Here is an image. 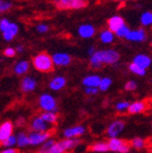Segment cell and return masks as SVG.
Segmentation results:
<instances>
[{"mask_svg": "<svg viewBox=\"0 0 152 153\" xmlns=\"http://www.w3.org/2000/svg\"><path fill=\"white\" fill-rule=\"evenodd\" d=\"M129 102H127V101H121V102H119L118 104L116 105V108L118 111H124L126 110V108H129Z\"/></svg>", "mask_w": 152, "mask_h": 153, "instance_id": "obj_37", "label": "cell"}, {"mask_svg": "<svg viewBox=\"0 0 152 153\" xmlns=\"http://www.w3.org/2000/svg\"><path fill=\"white\" fill-rule=\"evenodd\" d=\"M65 85H66V79L62 76L53 78L49 83V87L52 89V91H60V89H62Z\"/></svg>", "mask_w": 152, "mask_h": 153, "instance_id": "obj_18", "label": "cell"}, {"mask_svg": "<svg viewBox=\"0 0 152 153\" xmlns=\"http://www.w3.org/2000/svg\"><path fill=\"white\" fill-rule=\"evenodd\" d=\"M129 33H130V29H129L128 27L126 26V25L121 27L118 31L115 32V34H116L118 37H124V38L127 37V35H128Z\"/></svg>", "mask_w": 152, "mask_h": 153, "instance_id": "obj_31", "label": "cell"}, {"mask_svg": "<svg viewBox=\"0 0 152 153\" xmlns=\"http://www.w3.org/2000/svg\"><path fill=\"white\" fill-rule=\"evenodd\" d=\"M140 22L143 26H150L152 25V13L146 12L140 17Z\"/></svg>", "mask_w": 152, "mask_h": 153, "instance_id": "obj_29", "label": "cell"}, {"mask_svg": "<svg viewBox=\"0 0 152 153\" xmlns=\"http://www.w3.org/2000/svg\"><path fill=\"white\" fill-rule=\"evenodd\" d=\"M54 133L53 131H45V132H31L29 134V140H30V145L32 146H37L40 143H44L50 138V136Z\"/></svg>", "mask_w": 152, "mask_h": 153, "instance_id": "obj_7", "label": "cell"}, {"mask_svg": "<svg viewBox=\"0 0 152 153\" xmlns=\"http://www.w3.org/2000/svg\"><path fill=\"white\" fill-rule=\"evenodd\" d=\"M150 108V102L147 101H136L129 105L128 112L130 114H138V113H143L147 111Z\"/></svg>", "mask_w": 152, "mask_h": 153, "instance_id": "obj_11", "label": "cell"}, {"mask_svg": "<svg viewBox=\"0 0 152 153\" xmlns=\"http://www.w3.org/2000/svg\"><path fill=\"white\" fill-rule=\"evenodd\" d=\"M38 103H39L40 108L46 111V112H57V101L49 94H44L40 96L38 99Z\"/></svg>", "mask_w": 152, "mask_h": 153, "instance_id": "obj_6", "label": "cell"}, {"mask_svg": "<svg viewBox=\"0 0 152 153\" xmlns=\"http://www.w3.org/2000/svg\"><path fill=\"white\" fill-rule=\"evenodd\" d=\"M13 130H14V126H13V122L10 120L0 124V145L12 136Z\"/></svg>", "mask_w": 152, "mask_h": 153, "instance_id": "obj_9", "label": "cell"}, {"mask_svg": "<svg viewBox=\"0 0 152 153\" xmlns=\"http://www.w3.org/2000/svg\"><path fill=\"white\" fill-rule=\"evenodd\" d=\"M78 32L81 37L90 38L95 35L96 30H95V28H94V26H92V25H82V26H80V28H79Z\"/></svg>", "mask_w": 152, "mask_h": 153, "instance_id": "obj_17", "label": "cell"}, {"mask_svg": "<svg viewBox=\"0 0 152 153\" xmlns=\"http://www.w3.org/2000/svg\"><path fill=\"white\" fill-rule=\"evenodd\" d=\"M17 33H18V26L16 24H12L11 22L9 29L5 32H3V38H4L5 41L10 42L17 35Z\"/></svg>", "mask_w": 152, "mask_h": 153, "instance_id": "obj_22", "label": "cell"}, {"mask_svg": "<svg viewBox=\"0 0 152 153\" xmlns=\"http://www.w3.org/2000/svg\"><path fill=\"white\" fill-rule=\"evenodd\" d=\"M115 1H126V0H115Z\"/></svg>", "mask_w": 152, "mask_h": 153, "instance_id": "obj_45", "label": "cell"}, {"mask_svg": "<svg viewBox=\"0 0 152 153\" xmlns=\"http://www.w3.org/2000/svg\"><path fill=\"white\" fill-rule=\"evenodd\" d=\"M96 52V49H95V47H90L89 49H88V54L92 56V55L94 54V53Z\"/></svg>", "mask_w": 152, "mask_h": 153, "instance_id": "obj_41", "label": "cell"}, {"mask_svg": "<svg viewBox=\"0 0 152 153\" xmlns=\"http://www.w3.org/2000/svg\"><path fill=\"white\" fill-rule=\"evenodd\" d=\"M122 26H124V18L120 16H113L107 20L109 30H111V31L114 32V33L116 31H118Z\"/></svg>", "mask_w": 152, "mask_h": 153, "instance_id": "obj_14", "label": "cell"}, {"mask_svg": "<svg viewBox=\"0 0 152 153\" xmlns=\"http://www.w3.org/2000/svg\"><path fill=\"white\" fill-rule=\"evenodd\" d=\"M129 70H130L131 72H133V74H138V76H145L146 74V69L139 67L138 65L134 64V63L129 65Z\"/></svg>", "mask_w": 152, "mask_h": 153, "instance_id": "obj_27", "label": "cell"}, {"mask_svg": "<svg viewBox=\"0 0 152 153\" xmlns=\"http://www.w3.org/2000/svg\"><path fill=\"white\" fill-rule=\"evenodd\" d=\"M119 53L113 49H107V50H98L90 56L89 65L92 68H99L103 64L113 65L118 62Z\"/></svg>", "mask_w": 152, "mask_h": 153, "instance_id": "obj_1", "label": "cell"}, {"mask_svg": "<svg viewBox=\"0 0 152 153\" xmlns=\"http://www.w3.org/2000/svg\"><path fill=\"white\" fill-rule=\"evenodd\" d=\"M33 66L37 71L49 74L54 70V63L52 56L47 52H40L33 57Z\"/></svg>", "mask_w": 152, "mask_h": 153, "instance_id": "obj_2", "label": "cell"}, {"mask_svg": "<svg viewBox=\"0 0 152 153\" xmlns=\"http://www.w3.org/2000/svg\"><path fill=\"white\" fill-rule=\"evenodd\" d=\"M52 60L57 66H67L72 62V57L67 53H54L52 55Z\"/></svg>", "mask_w": 152, "mask_h": 153, "instance_id": "obj_13", "label": "cell"}, {"mask_svg": "<svg viewBox=\"0 0 152 153\" xmlns=\"http://www.w3.org/2000/svg\"><path fill=\"white\" fill-rule=\"evenodd\" d=\"M16 52H18V53H20V52H22V50H24V46H22V45H19V46H17L16 47Z\"/></svg>", "mask_w": 152, "mask_h": 153, "instance_id": "obj_42", "label": "cell"}, {"mask_svg": "<svg viewBox=\"0 0 152 153\" xmlns=\"http://www.w3.org/2000/svg\"><path fill=\"white\" fill-rule=\"evenodd\" d=\"M146 147H148V148H149V150L151 151L152 152V143H147V146Z\"/></svg>", "mask_w": 152, "mask_h": 153, "instance_id": "obj_44", "label": "cell"}, {"mask_svg": "<svg viewBox=\"0 0 152 153\" xmlns=\"http://www.w3.org/2000/svg\"><path fill=\"white\" fill-rule=\"evenodd\" d=\"M39 117L43 118L48 123H57V119H59L57 114L55 112H44L39 115Z\"/></svg>", "mask_w": 152, "mask_h": 153, "instance_id": "obj_24", "label": "cell"}, {"mask_svg": "<svg viewBox=\"0 0 152 153\" xmlns=\"http://www.w3.org/2000/svg\"><path fill=\"white\" fill-rule=\"evenodd\" d=\"M50 128V123H48L47 121L40 118L39 116L38 117H35L32 119L31 124H30V130L32 132H45L48 131Z\"/></svg>", "mask_w": 152, "mask_h": 153, "instance_id": "obj_10", "label": "cell"}, {"mask_svg": "<svg viewBox=\"0 0 152 153\" xmlns=\"http://www.w3.org/2000/svg\"><path fill=\"white\" fill-rule=\"evenodd\" d=\"M11 7H12V3L11 2H7V1L0 0V13L5 12V11H9Z\"/></svg>", "mask_w": 152, "mask_h": 153, "instance_id": "obj_33", "label": "cell"}, {"mask_svg": "<svg viewBox=\"0 0 152 153\" xmlns=\"http://www.w3.org/2000/svg\"><path fill=\"white\" fill-rule=\"evenodd\" d=\"M127 39L128 41H133V42H145L147 39V35L146 32L143 29H138L135 31H130V33L127 35Z\"/></svg>", "mask_w": 152, "mask_h": 153, "instance_id": "obj_15", "label": "cell"}, {"mask_svg": "<svg viewBox=\"0 0 152 153\" xmlns=\"http://www.w3.org/2000/svg\"><path fill=\"white\" fill-rule=\"evenodd\" d=\"M59 10H80L87 7V0H54L53 1Z\"/></svg>", "mask_w": 152, "mask_h": 153, "instance_id": "obj_4", "label": "cell"}, {"mask_svg": "<svg viewBox=\"0 0 152 153\" xmlns=\"http://www.w3.org/2000/svg\"><path fill=\"white\" fill-rule=\"evenodd\" d=\"M80 143H82V140L79 138H65L60 141H55L54 145L46 153H65L70 149L79 146Z\"/></svg>", "mask_w": 152, "mask_h": 153, "instance_id": "obj_3", "label": "cell"}, {"mask_svg": "<svg viewBox=\"0 0 152 153\" xmlns=\"http://www.w3.org/2000/svg\"><path fill=\"white\" fill-rule=\"evenodd\" d=\"M25 122H26V121H25V119H22V118H20V119H19L18 120V121H17V126H18V127H20V126H24V124H25Z\"/></svg>", "mask_w": 152, "mask_h": 153, "instance_id": "obj_43", "label": "cell"}, {"mask_svg": "<svg viewBox=\"0 0 152 153\" xmlns=\"http://www.w3.org/2000/svg\"><path fill=\"white\" fill-rule=\"evenodd\" d=\"M100 82H101V79L99 76L92 74V76H87L86 78H84L82 83L86 87H99Z\"/></svg>", "mask_w": 152, "mask_h": 153, "instance_id": "obj_19", "label": "cell"}, {"mask_svg": "<svg viewBox=\"0 0 152 153\" xmlns=\"http://www.w3.org/2000/svg\"><path fill=\"white\" fill-rule=\"evenodd\" d=\"M17 145L19 147H26L30 145V140H29V135H27L25 132H19L17 134Z\"/></svg>", "mask_w": 152, "mask_h": 153, "instance_id": "obj_25", "label": "cell"}, {"mask_svg": "<svg viewBox=\"0 0 152 153\" xmlns=\"http://www.w3.org/2000/svg\"><path fill=\"white\" fill-rule=\"evenodd\" d=\"M100 39L104 44H110L114 41V34L111 30H103L100 33Z\"/></svg>", "mask_w": 152, "mask_h": 153, "instance_id": "obj_26", "label": "cell"}, {"mask_svg": "<svg viewBox=\"0 0 152 153\" xmlns=\"http://www.w3.org/2000/svg\"><path fill=\"white\" fill-rule=\"evenodd\" d=\"M98 93V88L97 87H86L85 88V94L86 95H97Z\"/></svg>", "mask_w": 152, "mask_h": 153, "instance_id": "obj_38", "label": "cell"}, {"mask_svg": "<svg viewBox=\"0 0 152 153\" xmlns=\"http://www.w3.org/2000/svg\"><path fill=\"white\" fill-rule=\"evenodd\" d=\"M16 143H17V139H16V137L15 136H11L10 138H7L5 141H3L0 146H3V147H7V148H11V147H13L14 145H16Z\"/></svg>", "mask_w": 152, "mask_h": 153, "instance_id": "obj_32", "label": "cell"}, {"mask_svg": "<svg viewBox=\"0 0 152 153\" xmlns=\"http://www.w3.org/2000/svg\"><path fill=\"white\" fill-rule=\"evenodd\" d=\"M3 54L7 57H14L16 55V50H15L14 48H11V47L5 48L4 51H3Z\"/></svg>", "mask_w": 152, "mask_h": 153, "instance_id": "obj_35", "label": "cell"}, {"mask_svg": "<svg viewBox=\"0 0 152 153\" xmlns=\"http://www.w3.org/2000/svg\"><path fill=\"white\" fill-rule=\"evenodd\" d=\"M151 46H152V41H151Z\"/></svg>", "mask_w": 152, "mask_h": 153, "instance_id": "obj_46", "label": "cell"}, {"mask_svg": "<svg viewBox=\"0 0 152 153\" xmlns=\"http://www.w3.org/2000/svg\"><path fill=\"white\" fill-rule=\"evenodd\" d=\"M130 143H131V147H133V148H135V149H143L147 146V143H146L144 139L139 138V137L132 139Z\"/></svg>", "mask_w": 152, "mask_h": 153, "instance_id": "obj_28", "label": "cell"}, {"mask_svg": "<svg viewBox=\"0 0 152 153\" xmlns=\"http://www.w3.org/2000/svg\"><path fill=\"white\" fill-rule=\"evenodd\" d=\"M124 121L122 120H116V121H113L112 123L110 124L109 128L107 130V134L110 138H114L117 137L121 132L124 131Z\"/></svg>", "mask_w": 152, "mask_h": 153, "instance_id": "obj_8", "label": "cell"}, {"mask_svg": "<svg viewBox=\"0 0 152 153\" xmlns=\"http://www.w3.org/2000/svg\"><path fill=\"white\" fill-rule=\"evenodd\" d=\"M112 84V80L110 79V78H103L101 79V82H100V85H99V88L100 91H105L110 88V86Z\"/></svg>", "mask_w": 152, "mask_h": 153, "instance_id": "obj_30", "label": "cell"}, {"mask_svg": "<svg viewBox=\"0 0 152 153\" xmlns=\"http://www.w3.org/2000/svg\"><path fill=\"white\" fill-rule=\"evenodd\" d=\"M84 133H85V128L82 126H76L65 130L63 135L65 136V138H78Z\"/></svg>", "mask_w": 152, "mask_h": 153, "instance_id": "obj_12", "label": "cell"}, {"mask_svg": "<svg viewBox=\"0 0 152 153\" xmlns=\"http://www.w3.org/2000/svg\"><path fill=\"white\" fill-rule=\"evenodd\" d=\"M88 151H92V152H98V153H104L107 152L110 150L109 145L107 143H104V141H99V143H95L93 145H90L87 148Z\"/></svg>", "mask_w": 152, "mask_h": 153, "instance_id": "obj_21", "label": "cell"}, {"mask_svg": "<svg viewBox=\"0 0 152 153\" xmlns=\"http://www.w3.org/2000/svg\"><path fill=\"white\" fill-rule=\"evenodd\" d=\"M29 63L27 61H22V62L17 63L14 67V72L17 74V76H22V74H27L29 71Z\"/></svg>", "mask_w": 152, "mask_h": 153, "instance_id": "obj_23", "label": "cell"}, {"mask_svg": "<svg viewBox=\"0 0 152 153\" xmlns=\"http://www.w3.org/2000/svg\"><path fill=\"white\" fill-rule=\"evenodd\" d=\"M110 150L112 152H119V153H128L131 148V143L124 139H120L114 137V138H110L107 141Z\"/></svg>", "mask_w": 152, "mask_h": 153, "instance_id": "obj_5", "label": "cell"}, {"mask_svg": "<svg viewBox=\"0 0 152 153\" xmlns=\"http://www.w3.org/2000/svg\"><path fill=\"white\" fill-rule=\"evenodd\" d=\"M36 81L33 78H30V76H26L24 78L20 84V88L24 93H30V91H34L36 88Z\"/></svg>", "mask_w": 152, "mask_h": 153, "instance_id": "obj_16", "label": "cell"}, {"mask_svg": "<svg viewBox=\"0 0 152 153\" xmlns=\"http://www.w3.org/2000/svg\"><path fill=\"white\" fill-rule=\"evenodd\" d=\"M136 87H137V84H136L135 81H129V82H127L126 85H124V89L128 91H135Z\"/></svg>", "mask_w": 152, "mask_h": 153, "instance_id": "obj_36", "label": "cell"}, {"mask_svg": "<svg viewBox=\"0 0 152 153\" xmlns=\"http://www.w3.org/2000/svg\"><path fill=\"white\" fill-rule=\"evenodd\" d=\"M36 30H37V32H39V33H46V32L48 31V26H46V25H38L37 27H36Z\"/></svg>", "mask_w": 152, "mask_h": 153, "instance_id": "obj_39", "label": "cell"}, {"mask_svg": "<svg viewBox=\"0 0 152 153\" xmlns=\"http://www.w3.org/2000/svg\"><path fill=\"white\" fill-rule=\"evenodd\" d=\"M133 63L138 65L139 67H142V68H144V69H146L151 65V59L145 54H138L134 57Z\"/></svg>", "mask_w": 152, "mask_h": 153, "instance_id": "obj_20", "label": "cell"}, {"mask_svg": "<svg viewBox=\"0 0 152 153\" xmlns=\"http://www.w3.org/2000/svg\"><path fill=\"white\" fill-rule=\"evenodd\" d=\"M0 153H19L18 149H14V148H7L5 150L1 151Z\"/></svg>", "mask_w": 152, "mask_h": 153, "instance_id": "obj_40", "label": "cell"}, {"mask_svg": "<svg viewBox=\"0 0 152 153\" xmlns=\"http://www.w3.org/2000/svg\"><path fill=\"white\" fill-rule=\"evenodd\" d=\"M10 25H11V22L7 20V19H1L0 20V31L2 32H5L9 29Z\"/></svg>", "mask_w": 152, "mask_h": 153, "instance_id": "obj_34", "label": "cell"}]
</instances>
